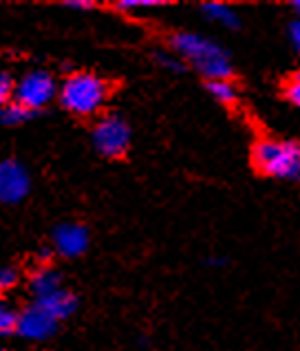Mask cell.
Returning a JSON list of instances; mask_svg holds the SVG:
<instances>
[{
	"mask_svg": "<svg viewBox=\"0 0 300 351\" xmlns=\"http://www.w3.org/2000/svg\"><path fill=\"white\" fill-rule=\"evenodd\" d=\"M252 164L265 177L300 182V144L289 139H261L252 148Z\"/></svg>",
	"mask_w": 300,
	"mask_h": 351,
	"instance_id": "3",
	"label": "cell"
},
{
	"mask_svg": "<svg viewBox=\"0 0 300 351\" xmlns=\"http://www.w3.org/2000/svg\"><path fill=\"white\" fill-rule=\"evenodd\" d=\"M164 5L166 3H162V0H119L115 7L128 12V9H146V7H164Z\"/></svg>",
	"mask_w": 300,
	"mask_h": 351,
	"instance_id": "18",
	"label": "cell"
},
{
	"mask_svg": "<svg viewBox=\"0 0 300 351\" xmlns=\"http://www.w3.org/2000/svg\"><path fill=\"white\" fill-rule=\"evenodd\" d=\"M18 280H20V269L14 265H7L3 272H0V287H3V292H9L12 287H16Z\"/></svg>",
	"mask_w": 300,
	"mask_h": 351,
	"instance_id": "17",
	"label": "cell"
},
{
	"mask_svg": "<svg viewBox=\"0 0 300 351\" xmlns=\"http://www.w3.org/2000/svg\"><path fill=\"white\" fill-rule=\"evenodd\" d=\"M205 88H208V93L212 95L218 104H234L236 99H238V91H236V86L229 82V80H210V82H205Z\"/></svg>",
	"mask_w": 300,
	"mask_h": 351,
	"instance_id": "12",
	"label": "cell"
},
{
	"mask_svg": "<svg viewBox=\"0 0 300 351\" xmlns=\"http://www.w3.org/2000/svg\"><path fill=\"white\" fill-rule=\"evenodd\" d=\"M155 60H157V62L159 64H162V66H166V69H170V71H179V73H182L184 71V60L182 58H175V56H168V53H157L155 56Z\"/></svg>",
	"mask_w": 300,
	"mask_h": 351,
	"instance_id": "19",
	"label": "cell"
},
{
	"mask_svg": "<svg viewBox=\"0 0 300 351\" xmlns=\"http://www.w3.org/2000/svg\"><path fill=\"white\" fill-rule=\"evenodd\" d=\"M58 329V320L47 314L42 307H38L36 303L29 305L27 309L20 312L18 318V336L25 340H34V343H42V340H49Z\"/></svg>",
	"mask_w": 300,
	"mask_h": 351,
	"instance_id": "7",
	"label": "cell"
},
{
	"mask_svg": "<svg viewBox=\"0 0 300 351\" xmlns=\"http://www.w3.org/2000/svg\"><path fill=\"white\" fill-rule=\"evenodd\" d=\"M64 7H71V9H93L95 3H91V0H66Z\"/></svg>",
	"mask_w": 300,
	"mask_h": 351,
	"instance_id": "21",
	"label": "cell"
},
{
	"mask_svg": "<svg viewBox=\"0 0 300 351\" xmlns=\"http://www.w3.org/2000/svg\"><path fill=\"white\" fill-rule=\"evenodd\" d=\"M53 247L66 258L84 254L88 247V230L79 223H60L53 230Z\"/></svg>",
	"mask_w": 300,
	"mask_h": 351,
	"instance_id": "8",
	"label": "cell"
},
{
	"mask_svg": "<svg viewBox=\"0 0 300 351\" xmlns=\"http://www.w3.org/2000/svg\"><path fill=\"white\" fill-rule=\"evenodd\" d=\"M58 93H60V88L55 86L53 75L42 71V69H38V71H29L27 75L18 80L14 102L38 113L40 108H45Z\"/></svg>",
	"mask_w": 300,
	"mask_h": 351,
	"instance_id": "5",
	"label": "cell"
},
{
	"mask_svg": "<svg viewBox=\"0 0 300 351\" xmlns=\"http://www.w3.org/2000/svg\"><path fill=\"white\" fill-rule=\"evenodd\" d=\"M201 12L208 20H212V23H218V25L229 27V29L241 27V18H238V14L232 7H227L223 3H203Z\"/></svg>",
	"mask_w": 300,
	"mask_h": 351,
	"instance_id": "11",
	"label": "cell"
},
{
	"mask_svg": "<svg viewBox=\"0 0 300 351\" xmlns=\"http://www.w3.org/2000/svg\"><path fill=\"white\" fill-rule=\"evenodd\" d=\"M168 47L173 49L177 58L192 64L208 82L210 80H229L232 77V62H229L227 51L216 45L214 40L205 36L177 32L168 38Z\"/></svg>",
	"mask_w": 300,
	"mask_h": 351,
	"instance_id": "1",
	"label": "cell"
},
{
	"mask_svg": "<svg viewBox=\"0 0 300 351\" xmlns=\"http://www.w3.org/2000/svg\"><path fill=\"white\" fill-rule=\"evenodd\" d=\"M18 318L20 312H16V309H12L9 305L0 307V332H3V336H12L18 332Z\"/></svg>",
	"mask_w": 300,
	"mask_h": 351,
	"instance_id": "14",
	"label": "cell"
},
{
	"mask_svg": "<svg viewBox=\"0 0 300 351\" xmlns=\"http://www.w3.org/2000/svg\"><path fill=\"white\" fill-rule=\"evenodd\" d=\"M29 287H32V292L38 300V298H45L49 294L58 292V289H62V278H60V274L53 267L42 265L32 274V278H29Z\"/></svg>",
	"mask_w": 300,
	"mask_h": 351,
	"instance_id": "10",
	"label": "cell"
},
{
	"mask_svg": "<svg viewBox=\"0 0 300 351\" xmlns=\"http://www.w3.org/2000/svg\"><path fill=\"white\" fill-rule=\"evenodd\" d=\"M36 111H29L27 106L18 104V102H12V104H5L3 106V124L5 126H18V124H25L27 119H32Z\"/></svg>",
	"mask_w": 300,
	"mask_h": 351,
	"instance_id": "13",
	"label": "cell"
},
{
	"mask_svg": "<svg viewBox=\"0 0 300 351\" xmlns=\"http://www.w3.org/2000/svg\"><path fill=\"white\" fill-rule=\"evenodd\" d=\"M5 351H9V349H5Z\"/></svg>",
	"mask_w": 300,
	"mask_h": 351,
	"instance_id": "24",
	"label": "cell"
},
{
	"mask_svg": "<svg viewBox=\"0 0 300 351\" xmlns=\"http://www.w3.org/2000/svg\"><path fill=\"white\" fill-rule=\"evenodd\" d=\"M289 38H292V43L296 47V51L300 53V20L298 23H294L292 27H289Z\"/></svg>",
	"mask_w": 300,
	"mask_h": 351,
	"instance_id": "20",
	"label": "cell"
},
{
	"mask_svg": "<svg viewBox=\"0 0 300 351\" xmlns=\"http://www.w3.org/2000/svg\"><path fill=\"white\" fill-rule=\"evenodd\" d=\"M36 305L42 307L47 314H51L58 320V323H60V320H64V318H68L71 314H75V309H77V296L71 294V292H66V289L62 287V289H58V292L49 294L45 298H38Z\"/></svg>",
	"mask_w": 300,
	"mask_h": 351,
	"instance_id": "9",
	"label": "cell"
},
{
	"mask_svg": "<svg viewBox=\"0 0 300 351\" xmlns=\"http://www.w3.org/2000/svg\"><path fill=\"white\" fill-rule=\"evenodd\" d=\"M16 86L18 82H14V77L9 73H3L0 75V102L5 104H12L14 97H16Z\"/></svg>",
	"mask_w": 300,
	"mask_h": 351,
	"instance_id": "15",
	"label": "cell"
},
{
	"mask_svg": "<svg viewBox=\"0 0 300 351\" xmlns=\"http://www.w3.org/2000/svg\"><path fill=\"white\" fill-rule=\"evenodd\" d=\"M283 93H285V97L289 99V102L300 108V71L287 80L285 86H283Z\"/></svg>",
	"mask_w": 300,
	"mask_h": 351,
	"instance_id": "16",
	"label": "cell"
},
{
	"mask_svg": "<svg viewBox=\"0 0 300 351\" xmlns=\"http://www.w3.org/2000/svg\"><path fill=\"white\" fill-rule=\"evenodd\" d=\"M32 190V179L18 159H5L0 164V199L5 204H20Z\"/></svg>",
	"mask_w": 300,
	"mask_h": 351,
	"instance_id": "6",
	"label": "cell"
},
{
	"mask_svg": "<svg viewBox=\"0 0 300 351\" xmlns=\"http://www.w3.org/2000/svg\"><path fill=\"white\" fill-rule=\"evenodd\" d=\"M49 256H51V250H42L40 252V261H49Z\"/></svg>",
	"mask_w": 300,
	"mask_h": 351,
	"instance_id": "22",
	"label": "cell"
},
{
	"mask_svg": "<svg viewBox=\"0 0 300 351\" xmlns=\"http://www.w3.org/2000/svg\"><path fill=\"white\" fill-rule=\"evenodd\" d=\"M292 7L296 9V12L300 14V0H294V3H292Z\"/></svg>",
	"mask_w": 300,
	"mask_h": 351,
	"instance_id": "23",
	"label": "cell"
},
{
	"mask_svg": "<svg viewBox=\"0 0 300 351\" xmlns=\"http://www.w3.org/2000/svg\"><path fill=\"white\" fill-rule=\"evenodd\" d=\"M91 142L102 157L119 159L128 153V146H131V126L122 115L106 113L95 122Z\"/></svg>",
	"mask_w": 300,
	"mask_h": 351,
	"instance_id": "4",
	"label": "cell"
},
{
	"mask_svg": "<svg viewBox=\"0 0 300 351\" xmlns=\"http://www.w3.org/2000/svg\"><path fill=\"white\" fill-rule=\"evenodd\" d=\"M108 95H111V84L104 77L86 71L68 75L58 93L60 104L77 117L97 115L104 108Z\"/></svg>",
	"mask_w": 300,
	"mask_h": 351,
	"instance_id": "2",
	"label": "cell"
}]
</instances>
